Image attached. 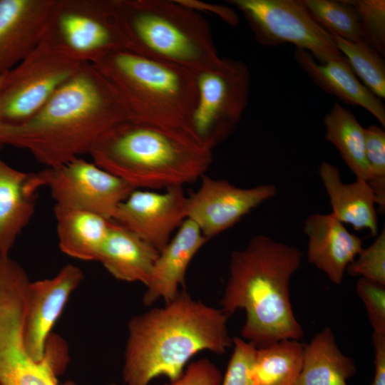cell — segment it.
<instances>
[{
	"mask_svg": "<svg viewBox=\"0 0 385 385\" xmlns=\"http://www.w3.org/2000/svg\"><path fill=\"white\" fill-rule=\"evenodd\" d=\"M222 380L217 366L202 358L190 363L178 379L163 385H221Z\"/></svg>",
	"mask_w": 385,
	"mask_h": 385,
	"instance_id": "33",
	"label": "cell"
},
{
	"mask_svg": "<svg viewBox=\"0 0 385 385\" xmlns=\"http://www.w3.org/2000/svg\"><path fill=\"white\" fill-rule=\"evenodd\" d=\"M193 73L197 96L190 129L194 139L212 151L240 121L247 104L250 73L242 61L226 58Z\"/></svg>",
	"mask_w": 385,
	"mask_h": 385,
	"instance_id": "8",
	"label": "cell"
},
{
	"mask_svg": "<svg viewBox=\"0 0 385 385\" xmlns=\"http://www.w3.org/2000/svg\"><path fill=\"white\" fill-rule=\"evenodd\" d=\"M91 64L115 86L133 120L195 140L190 122L197 94L192 71L128 50L111 52Z\"/></svg>",
	"mask_w": 385,
	"mask_h": 385,
	"instance_id": "5",
	"label": "cell"
},
{
	"mask_svg": "<svg viewBox=\"0 0 385 385\" xmlns=\"http://www.w3.org/2000/svg\"><path fill=\"white\" fill-rule=\"evenodd\" d=\"M243 14L257 41L265 46L283 43L308 51L320 63L344 56L329 32L311 16L302 0H229Z\"/></svg>",
	"mask_w": 385,
	"mask_h": 385,
	"instance_id": "10",
	"label": "cell"
},
{
	"mask_svg": "<svg viewBox=\"0 0 385 385\" xmlns=\"http://www.w3.org/2000/svg\"><path fill=\"white\" fill-rule=\"evenodd\" d=\"M365 155L369 170L367 181L373 190L376 205L381 214L385 212V132L371 125L364 128Z\"/></svg>",
	"mask_w": 385,
	"mask_h": 385,
	"instance_id": "28",
	"label": "cell"
},
{
	"mask_svg": "<svg viewBox=\"0 0 385 385\" xmlns=\"http://www.w3.org/2000/svg\"><path fill=\"white\" fill-rule=\"evenodd\" d=\"M132 114L115 86L85 63L30 119L0 123V144L25 149L46 168L90 154L99 139Z\"/></svg>",
	"mask_w": 385,
	"mask_h": 385,
	"instance_id": "1",
	"label": "cell"
},
{
	"mask_svg": "<svg viewBox=\"0 0 385 385\" xmlns=\"http://www.w3.org/2000/svg\"><path fill=\"white\" fill-rule=\"evenodd\" d=\"M303 230L308 240V262L325 273L332 283L340 284L347 267L363 248L361 239L331 213L308 216Z\"/></svg>",
	"mask_w": 385,
	"mask_h": 385,
	"instance_id": "16",
	"label": "cell"
},
{
	"mask_svg": "<svg viewBox=\"0 0 385 385\" xmlns=\"http://www.w3.org/2000/svg\"><path fill=\"white\" fill-rule=\"evenodd\" d=\"M339 52L365 86L379 98H385V65L379 53L364 41L351 42L330 34Z\"/></svg>",
	"mask_w": 385,
	"mask_h": 385,
	"instance_id": "26",
	"label": "cell"
},
{
	"mask_svg": "<svg viewBox=\"0 0 385 385\" xmlns=\"http://www.w3.org/2000/svg\"><path fill=\"white\" fill-rule=\"evenodd\" d=\"M178 1L199 13L202 11L212 12L232 25L235 24L237 21L235 12L227 7L195 0H178Z\"/></svg>",
	"mask_w": 385,
	"mask_h": 385,
	"instance_id": "35",
	"label": "cell"
},
{
	"mask_svg": "<svg viewBox=\"0 0 385 385\" xmlns=\"http://www.w3.org/2000/svg\"><path fill=\"white\" fill-rule=\"evenodd\" d=\"M374 348V376L371 385H385V334L372 333Z\"/></svg>",
	"mask_w": 385,
	"mask_h": 385,
	"instance_id": "34",
	"label": "cell"
},
{
	"mask_svg": "<svg viewBox=\"0 0 385 385\" xmlns=\"http://www.w3.org/2000/svg\"><path fill=\"white\" fill-rule=\"evenodd\" d=\"M302 257L297 247L264 235L231 254L221 309L228 317L245 310L241 336L257 348L304 336L290 299L291 279Z\"/></svg>",
	"mask_w": 385,
	"mask_h": 385,
	"instance_id": "3",
	"label": "cell"
},
{
	"mask_svg": "<svg viewBox=\"0 0 385 385\" xmlns=\"http://www.w3.org/2000/svg\"><path fill=\"white\" fill-rule=\"evenodd\" d=\"M208 240L198 226L186 218L159 252L143 297V304L150 306L160 299L165 303L175 299L180 286H184L190 262Z\"/></svg>",
	"mask_w": 385,
	"mask_h": 385,
	"instance_id": "17",
	"label": "cell"
},
{
	"mask_svg": "<svg viewBox=\"0 0 385 385\" xmlns=\"http://www.w3.org/2000/svg\"><path fill=\"white\" fill-rule=\"evenodd\" d=\"M356 292L365 306L373 332L385 334V285L359 277Z\"/></svg>",
	"mask_w": 385,
	"mask_h": 385,
	"instance_id": "32",
	"label": "cell"
},
{
	"mask_svg": "<svg viewBox=\"0 0 385 385\" xmlns=\"http://www.w3.org/2000/svg\"><path fill=\"white\" fill-rule=\"evenodd\" d=\"M276 194L277 188L272 184L244 188L204 175L198 189L187 198V219L210 240L233 227Z\"/></svg>",
	"mask_w": 385,
	"mask_h": 385,
	"instance_id": "12",
	"label": "cell"
},
{
	"mask_svg": "<svg viewBox=\"0 0 385 385\" xmlns=\"http://www.w3.org/2000/svg\"><path fill=\"white\" fill-rule=\"evenodd\" d=\"M42 188L55 201L54 210H83L112 220L118 207L135 190L122 179L81 157L38 172Z\"/></svg>",
	"mask_w": 385,
	"mask_h": 385,
	"instance_id": "11",
	"label": "cell"
},
{
	"mask_svg": "<svg viewBox=\"0 0 385 385\" xmlns=\"http://www.w3.org/2000/svg\"><path fill=\"white\" fill-rule=\"evenodd\" d=\"M302 1L313 19L329 34L348 41H364L357 13L348 0Z\"/></svg>",
	"mask_w": 385,
	"mask_h": 385,
	"instance_id": "27",
	"label": "cell"
},
{
	"mask_svg": "<svg viewBox=\"0 0 385 385\" xmlns=\"http://www.w3.org/2000/svg\"><path fill=\"white\" fill-rule=\"evenodd\" d=\"M41 188L37 173L17 170L0 158V255H9L29 223Z\"/></svg>",
	"mask_w": 385,
	"mask_h": 385,
	"instance_id": "18",
	"label": "cell"
},
{
	"mask_svg": "<svg viewBox=\"0 0 385 385\" xmlns=\"http://www.w3.org/2000/svg\"><path fill=\"white\" fill-rule=\"evenodd\" d=\"M294 56L304 72L324 92L347 104L362 107L385 127V108L381 98L359 81L345 57L320 63L300 48L295 49Z\"/></svg>",
	"mask_w": 385,
	"mask_h": 385,
	"instance_id": "19",
	"label": "cell"
},
{
	"mask_svg": "<svg viewBox=\"0 0 385 385\" xmlns=\"http://www.w3.org/2000/svg\"><path fill=\"white\" fill-rule=\"evenodd\" d=\"M187 198L180 185L163 192L135 189L118 206L112 220L160 252L187 218Z\"/></svg>",
	"mask_w": 385,
	"mask_h": 385,
	"instance_id": "13",
	"label": "cell"
},
{
	"mask_svg": "<svg viewBox=\"0 0 385 385\" xmlns=\"http://www.w3.org/2000/svg\"><path fill=\"white\" fill-rule=\"evenodd\" d=\"M118 6L131 51L192 72L220 60L208 23L178 0H118Z\"/></svg>",
	"mask_w": 385,
	"mask_h": 385,
	"instance_id": "6",
	"label": "cell"
},
{
	"mask_svg": "<svg viewBox=\"0 0 385 385\" xmlns=\"http://www.w3.org/2000/svg\"><path fill=\"white\" fill-rule=\"evenodd\" d=\"M46 34L86 63L130 51L118 0H56Z\"/></svg>",
	"mask_w": 385,
	"mask_h": 385,
	"instance_id": "9",
	"label": "cell"
},
{
	"mask_svg": "<svg viewBox=\"0 0 385 385\" xmlns=\"http://www.w3.org/2000/svg\"><path fill=\"white\" fill-rule=\"evenodd\" d=\"M324 137L338 150L356 179L368 181L369 170L365 155L364 128L354 115L335 102L324 119Z\"/></svg>",
	"mask_w": 385,
	"mask_h": 385,
	"instance_id": "24",
	"label": "cell"
},
{
	"mask_svg": "<svg viewBox=\"0 0 385 385\" xmlns=\"http://www.w3.org/2000/svg\"><path fill=\"white\" fill-rule=\"evenodd\" d=\"M6 74V73H5ZM5 74L2 75V76H0V87L1 86V83L3 82V80H4V76ZM2 145L0 144V148L1 147Z\"/></svg>",
	"mask_w": 385,
	"mask_h": 385,
	"instance_id": "36",
	"label": "cell"
},
{
	"mask_svg": "<svg viewBox=\"0 0 385 385\" xmlns=\"http://www.w3.org/2000/svg\"><path fill=\"white\" fill-rule=\"evenodd\" d=\"M90 155L101 168L143 190L192 183L212 159V151L192 138L133 119L108 130Z\"/></svg>",
	"mask_w": 385,
	"mask_h": 385,
	"instance_id": "4",
	"label": "cell"
},
{
	"mask_svg": "<svg viewBox=\"0 0 385 385\" xmlns=\"http://www.w3.org/2000/svg\"><path fill=\"white\" fill-rule=\"evenodd\" d=\"M61 250L83 261H98L112 220L83 210H54Z\"/></svg>",
	"mask_w": 385,
	"mask_h": 385,
	"instance_id": "23",
	"label": "cell"
},
{
	"mask_svg": "<svg viewBox=\"0 0 385 385\" xmlns=\"http://www.w3.org/2000/svg\"><path fill=\"white\" fill-rule=\"evenodd\" d=\"M356 371L354 359L342 353L332 330L325 327L304 344L296 385H347Z\"/></svg>",
	"mask_w": 385,
	"mask_h": 385,
	"instance_id": "22",
	"label": "cell"
},
{
	"mask_svg": "<svg viewBox=\"0 0 385 385\" xmlns=\"http://www.w3.org/2000/svg\"><path fill=\"white\" fill-rule=\"evenodd\" d=\"M85 63L45 34L5 74L0 87V123L17 125L30 119Z\"/></svg>",
	"mask_w": 385,
	"mask_h": 385,
	"instance_id": "7",
	"label": "cell"
},
{
	"mask_svg": "<svg viewBox=\"0 0 385 385\" xmlns=\"http://www.w3.org/2000/svg\"><path fill=\"white\" fill-rule=\"evenodd\" d=\"M159 252L112 220L98 261L115 279L148 284Z\"/></svg>",
	"mask_w": 385,
	"mask_h": 385,
	"instance_id": "21",
	"label": "cell"
},
{
	"mask_svg": "<svg viewBox=\"0 0 385 385\" xmlns=\"http://www.w3.org/2000/svg\"><path fill=\"white\" fill-rule=\"evenodd\" d=\"M227 319L221 309L196 300L185 291L164 307L133 317L124 352L125 384L149 385L160 376L173 381L199 351L224 354L232 346Z\"/></svg>",
	"mask_w": 385,
	"mask_h": 385,
	"instance_id": "2",
	"label": "cell"
},
{
	"mask_svg": "<svg viewBox=\"0 0 385 385\" xmlns=\"http://www.w3.org/2000/svg\"><path fill=\"white\" fill-rule=\"evenodd\" d=\"M56 0H0V76L43 39Z\"/></svg>",
	"mask_w": 385,
	"mask_h": 385,
	"instance_id": "15",
	"label": "cell"
},
{
	"mask_svg": "<svg viewBox=\"0 0 385 385\" xmlns=\"http://www.w3.org/2000/svg\"><path fill=\"white\" fill-rule=\"evenodd\" d=\"M355 9L364 41L380 55L385 54V1L348 0Z\"/></svg>",
	"mask_w": 385,
	"mask_h": 385,
	"instance_id": "29",
	"label": "cell"
},
{
	"mask_svg": "<svg viewBox=\"0 0 385 385\" xmlns=\"http://www.w3.org/2000/svg\"><path fill=\"white\" fill-rule=\"evenodd\" d=\"M319 175L329 197L331 214L355 230H367L376 237L379 233L376 198L369 183L361 179L352 183L342 182L339 168L326 161L321 163Z\"/></svg>",
	"mask_w": 385,
	"mask_h": 385,
	"instance_id": "20",
	"label": "cell"
},
{
	"mask_svg": "<svg viewBox=\"0 0 385 385\" xmlns=\"http://www.w3.org/2000/svg\"><path fill=\"white\" fill-rule=\"evenodd\" d=\"M83 279L82 270L68 264L51 278L30 282L26 298L24 339L28 352L34 359L43 357L53 326Z\"/></svg>",
	"mask_w": 385,
	"mask_h": 385,
	"instance_id": "14",
	"label": "cell"
},
{
	"mask_svg": "<svg viewBox=\"0 0 385 385\" xmlns=\"http://www.w3.org/2000/svg\"><path fill=\"white\" fill-rule=\"evenodd\" d=\"M304 344L284 339L257 348L252 367L256 385H296L303 359Z\"/></svg>",
	"mask_w": 385,
	"mask_h": 385,
	"instance_id": "25",
	"label": "cell"
},
{
	"mask_svg": "<svg viewBox=\"0 0 385 385\" xmlns=\"http://www.w3.org/2000/svg\"><path fill=\"white\" fill-rule=\"evenodd\" d=\"M346 273L385 285V230L378 233L374 242L362 248Z\"/></svg>",
	"mask_w": 385,
	"mask_h": 385,
	"instance_id": "30",
	"label": "cell"
},
{
	"mask_svg": "<svg viewBox=\"0 0 385 385\" xmlns=\"http://www.w3.org/2000/svg\"><path fill=\"white\" fill-rule=\"evenodd\" d=\"M233 351L221 385H256L252 367L257 348L242 337L232 338Z\"/></svg>",
	"mask_w": 385,
	"mask_h": 385,
	"instance_id": "31",
	"label": "cell"
},
{
	"mask_svg": "<svg viewBox=\"0 0 385 385\" xmlns=\"http://www.w3.org/2000/svg\"><path fill=\"white\" fill-rule=\"evenodd\" d=\"M108 385H118V384H108Z\"/></svg>",
	"mask_w": 385,
	"mask_h": 385,
	"instance_id": "37",
	"label": "cell"
}]
</instances>
